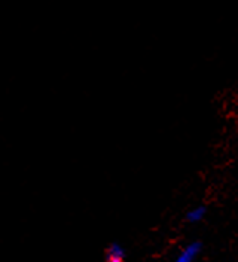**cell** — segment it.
Here are the masks:
<instances>
[{
	"label": "cell",
	"mask_w": 238,
	"mask_h": 262,
	"mask_svg": "<svg viewBox=\"0 0 238 262\" xmlns=\"http://www.w3.org/2000/svg\"><path fill=\"white\" fill-rule=\"evenodd\" d=\"M104 258H106V262H125L127 253H125L124 246L119 245L118 242L111 243V245L107 246V249H106Z\"/></svg>",
	"instance_id": "cell-1"
},
{
	"label": "cell",
	"mask_w": 238,
	"mask_h": 262,
	"mask_svg": "<svg viewBox=\"0 0 238 262\" xmlns=\"http://www.w3.org/2000/svg\"><path fill=\"white\" fill-rule=\"evenodd\" d=\"M200 250H201V245L193 242L189 243L186 247L182 249V252L176 256V259L173 262H193L197 259V256L200 255Z\"/></svg>",
	"instance_id": "cell-2"
},
{
	"label": "cell",
	"mask_w": 238,
	"mask_h": 262,
	"mask_svg": "<svg viewBox=\"0 0 238 262\" xmlns=\"http://www.w3.org/2000/svg\"><path fill=\"white\" fill-rule=\"evenodd\" d=\"M206 207L204 206H197V207H193V209H190L188 214H186V219L192 222V224H197V222H200V221H203L204 219V216H206Z\"/></svg>",
	"instance_id": "cell-3"
}]
</instances>
